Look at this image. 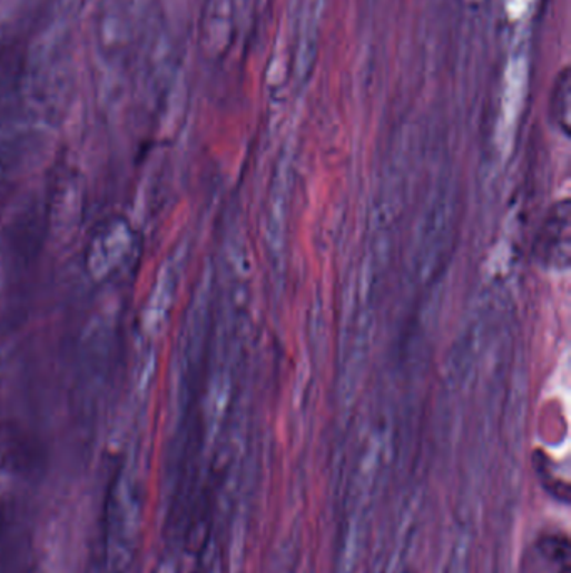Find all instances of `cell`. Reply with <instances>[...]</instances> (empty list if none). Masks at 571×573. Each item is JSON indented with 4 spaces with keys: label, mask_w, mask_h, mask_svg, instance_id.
<instances>
[{
    "label": "cell",
    "mask_w": 571,
    "mask_h": 573,
    "mask_svg": "<svg viewBox=\"0 0 571 573\" xmlns=\"http://www.w3.org/2000/svg\"><path fill=\"white\" fill-rule=\"evenodd\" d=\"M45 465L41 443L14 423L0 425V473L35 476Z\"/></svg>",
    "instance_id": "6da1fadb"
},
{
    "label": "cell",
    "mask_w": 571,
    "mask_h": 573,
    "mask_svg": "<svg viewBox=\"0 0 571 573\" xmlns=\"http://www.w3.org/2000/svg\"><path fill=\"white\" fill-rule=\"evenodd\" d=\"M131 245V232L122 220H111L101 226L89 242L86 266L92 279H105L119 265Z\"/></svg>",
    "instance_id": "7a4b0ae2"
},
{
    "label": "cell",
    "mask_w": 571,
    "mask_h": 573,
    "mask_svg": "<svg viewBox=\"0 0 571 573\" xmlns=\"http://www.w3.org/2000/svg\"><path fill=\"white\" fill-rule=\"evenodd\" d=\"M536 255L550 269H567L570 262V206L558 205L544 220L538 236Z\"/></svg>",
    "instance_id": "3957f363"
},
{
    "label": "cell",
    "mask_w": 571,
    "mask_h": 573,
    "mask_svg": "<svg viewBox=\"0 0 571 573\" xmlns=\"http://www.w3.org/2000/svg\"><path fill=\"white\" fill-rule=\"evenodd\" d=\"M175 298V273L169 266L159 272L142 314V328L149 336H156L165 328Z\"/></svg>",
    "instance_id": "277c9868"
},
{
    "label": "cell",
    "mask_w": 571,
    "mask_h": 573,
    "mask_svg": "<svg viewBox=\"0 0 571 573\" xmlns=\"http://www.w3.org/2000/svg\"><path fill=\"white\" fill-rule=\"evenodd\" d=\"M6 522H8V515H6V505L2 499H0V536L4 533Z\"/></svg>",
    "instance_id": "5b68a950"
},
{
    "label": "cell",
    "mask_w": 571,
    "mask_h": 573,
    "mask_svg": "<svg viewBox=\"0 0 571 573\" xmlns=\"http://www.w3.org/2000/svg\"><path fill=\"white\" fill-rule=\"evenodd\" d=\"M0 176H2V173H0Z\"/></svg>",
    "instance_id": "8992f818"
}]
</instances>
